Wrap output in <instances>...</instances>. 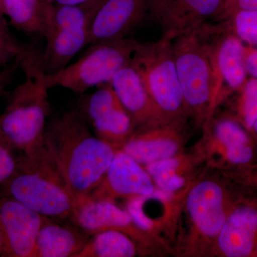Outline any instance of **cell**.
<instances>
[{"instance_id":"6da1fadb","label":"cell","mask_w":257,"mask_h":257,"mask_svg":"<svg viewBox=\"0 0 257 257\" xmlns=\"http://www.w3.org/2000/svg\"><path fill=\"white\" fill-rule=\"evenodd\" d=\"M44 143L75 207L97 188L117 151L93 135L90 126L76 109L47 123Z\"/></svg>"},{"instance_id":"7a4b0ae2","label":"cell","mask_w":257,"mask_h":257,"mask_svg":"<svg viewBox=\"0 0 257 257\" xmlns=\"http://www.w3.org/2000/svg\"><path fill=\"white\" fill-rule=\"evenodd\" d=\"M25 79L10 92L0 115V134L13 150L26 155L44 143L50 112L42 52L29 45L20 57Z\"/></svg>"},{"instance_id":"3957f363","label":"cell","mask_w":257,"mask_h":257,"mask_svg":"<svg viewBox=\"0 0 257 257\" xmlns=\"http://www.w3.org/2000/svg\"><path fill=\"white\" fill-rule=\"evenodd\" d=\"M5 197L49 218L67 219L74 202L45 143L23 155L18 170L4 184Z\"/></svg>"},{"instance_id":"277c9868","label":"cell","mask_w":257,"mask_h":257,"mask_svg":"<svg viewBox=\"0 0 257 257\" xmlns=\"http://www.w3.org/2000/svg\"><path fill=\"white\" fill-rule=\"evenodd\" d=\"M170 40L187 112L207 122L213 112L214 77L203 26Z\"/></svg>"},{"instance_id":"5b68a950","label":"cell","mask_w":257,"mask_h":257,"mask_svg":"<svg viewBox=\"0 0 257 257\" xmlns=\"http://www.w3.org/2000/svg\"><path fill=\"white\" fill-rule=\"evenodd\" d=\"M132 65L167 124L182 123L189 116L176 69L170 39L139 42Z\"/></svg>"},{"instance_id":"8992f818","label":"cell","mask_w":257,"mask_h":257,"mask_svg":"<svg viewBox=\"0 0 257 257\" xmlns=\"http://www.w3.org/2000/svg\"><path fill=\"white\" fill-rule=\"evenodd\" d=\"M138 44L130 37L93 44L74 63L55 73L45 74L47 87H62L83 94L93 87L110 83L120 69L131 63Z\"/></svg>"},{"instance_id":"52a82bcc","label":"cell","mask_w":257,"mask_h":257,"mask_svg":"<svg viewBox=\"0 0 257 257\" xmlns=\"http://www.w3.org/2000/svg\"><path fill=\"white\" fill-rule=\"evenodd\" d=\"M203 30L214 72V111L226 96L238 92L248 78L244 64V45L224 21L204 25Z\"/></svg>"},{"instance_id":"ba28073f","label":"cell","mask_w":257,"mask_h":257,"mask_svg":"<svg viewBox=\"0 0 257 257\" xmlns=\"http://www.w3.org/2000/svg\"><path fill=\"white\" fill-rule=\"evenodd\" d=\"M231 0H148L149 16L159 25L162 37H173L229 16Z\"/></svg>"},{"instance_id":"9c48e42d","label":"cell","mask_w":257,"mask_h":257,"mask_svg":"<svg viewBox=\"0 0 257 257\" xmlns=\"http://www.w3.org/2000/svg\"><path fill=\"white\" fill-rule=\"evenodd\" d=\"M76 110L87 121L94 135L116 150H121L135 133L133 120L116 96L110 83L83 95Z\"/></svg>"},{"instance_id":"30bf717a","label":"cell","mask_w":257,"mask_h":257,"mask_svg":"<svg viewBox=\"0 0 257 257\" xmlns=\"http://www.w3.org/2000/svg\"><path fill=\"white\" fill-rule=\"evenodd\" d=\"M48 219L13 198H0L2 256L34 257L39 232Z\"/></svg>"},{"instance_id":"8fae6325","label":"cell","mask_w":257,"mask_h":257,"mask_svg":"<svg viewBox=\"0 0 257 257\" xmlns=\"http://www.w3.org/2000/svg\"><path fill=\"white\" fill-rule=\"evenodd\" d=\"M147 16L148 0H104L91 22L88 45L128 38Z\"/></svg>"},{"instance_id":"7c38bea8","label":"cell","mask_w":257,"mask_h":257,"mask_svg":"<svg viewBox=\"0 0 257 257\" xmlns=\"http://www.w3.org/2000/svg\"><path fill=\"white\" fill-rule=\"evenodd\" d=\"M155 189L146 169L119 150L101 183L87 199L114 202L116 198L150 195Z\"/></svg>"},{"instance_id":"4fadbf2b","label":"cell","mask_w":257,"mask_h":257,"mask_svg":"<svg viewBox=\"0 0 257 257\" xmlns=\"http://www.w3.org/2000/svg\"><path fill=\"white\" fill-rule=\"evenodd\" d=\"M110 84L133 120L135 132L168 124L131 63L120 69Z\"/></svg>"},{"instance_id":"5bb4252c","label":"cell","mask_w":257,"mask_h":257,"mask_svg":"<svg viewBox=\"0 0 257 257\" xmlns=\"http://www.w3.org/2000/svg\"><path fill=\"white\" fill-rule=\"evenodd\" d=\"M71 219L89 236L113 229L122 231L135 242H146L147 233L139 229L126 209L118 207L113 201L84 199L74 208Z\"/></svg>"},{"instance_id":"9a60e30c","label":"cell","mask_w":257,"mask_h":257,"mask_svg":"<svg viewBox=\"0 0 257 257\" xmlns=\"http://www.w3.org/2000/svg\"><path fill=\"white\" fill-rule=\"evenodd\" d=\"M186 208L198 232L208 240H216L227 216L220 184L214 180L198 182L187 194Z\"/></svg>"},{"instance_id":"2e32d148","label":"cell","mask_w":257,"mask_h":257,"mask_svg":"<svg viewBox=\"0 0 257 257\" xmlns=\"http://www.w3.org/2000/svg\"><path fill=\"white\" fill-rule=\"evenodd\" d=\"M181 124L172 123L135 131L121 150L143 167L175 157L180 147L177 130Z\"/></svg>"},{"instance_id":"e0dca14e","label":"cell","mask_w":257,"mask_h":257,"mask_svg":"<svg viewBox=\"0 0 257 257\" xmlns=\"http://www.w3.org/2000/svg\"><path fill=\"white\" fill-rule=\"evenodd\" d=\"M257 236V209L241 206L227 214L216 237L221 254L245 257L253 252Z\"/></svg>"},{"instance_id":"ac0fdd59","label":"cell","mask_w":257,"mask_h":257,"mask_svg":"<svg viewBox=\"0 0 257 257\" xmlns=\"http://www.w3.org/2000/svg\"><path fill=\"white\" fill-rule=\"evenodd\" d=\"M89 28H53L47 30L46 46L42 52V64L46 74L59 72L88 45Z\"/></svg>"},{"instance_id":"d6986e66","label":"cell","mask_w":257,"mask_h":257,"mask_svg":"<svg viewBox=\"0 0 257 257\" xmlns=\"http://www.w3.org/2000/svg\"><path fill=\"white\" fill-rule=\"evenodd\" d=\"M89 239L83 231L49 218L39 232L34 257H77Z\"/></svg>"},{"instance_id":"ffe728a7","label":"cell","mask_w":257,"mask_h":257,"mask_svg":"<svg viewBox=\"0 0 257 257\" xmlns=\"http://www.w3.org/2000/svg\"><path fill=\"white\" fill-rule=\"evenodd\" d=\"M53 4V0H3V11L19 31L44 37Z\"/></svg>"},{"instance_id":"44dd1931","label":"cell","mask_w":257,"mask_h":257,"mask_svg":"<svg viewBox=\"0 0 257 257\" xmlns=\"http://www.w3.org/2000/svg\"><path fill=\"white\" fill-rule=\"evenodd\" d=\"M77 257H133L138 254L136 243L117 230H106L93 235Z\"/></svg>"},{"instance_id":"7402d4cb","label":"cell","mask_w":257,"mask_h":257,"mask_svg":"<svg viewBox=\"0 0 257 257\" xmlns=\"http://www.w3.org/2000/svg\"><path fill=\"white\" fill-rule=\"evenodd\" d=\"M180 165L179 159L173 157L157 161L144 167L157 188L174 193L185 185V179L177 172Z\"/></svg>"},{"instance_id":"603a6c76","label":"cell","mask_w":257,"mask_h":257,"mask_svg":"<svg viewBox=\"0 0 257 257\" xmlns=\"http://www.w3.org/2000/svg\"><path fill=\"white\" fill-rule=\"evenodd\" d=\"M224 21L243 43L257 46V10H236Z\"/></svg>"},{"instance_id":"cb8c5ba5","label":"cell","mask_w":257,"mask_h":257,"mask_svg":"<svg viewBox=\"0 0 257 257\" xmlns=\"http://www.w3.org/2000/svg\"><path fill=\"white\" fill-rule=\"evenodd\" d=\"M213 136L216 143L224 149L229 147L248 145L249 139L240 123L230 117L216 120L213 126Z\"/></svg>"},{"instance_id":"d4e9b609","label":"cell","mask_w":257,"mask_h":257,"mask_svg":"<svg viewBox=\"0 0 257 257\" xmlns=\"http://www.w3.org/2000/svg\"><path fill=\"white\" fill-rule=\"evenodd\" d=\"M238 112L244 127L251 130L257 119V79L248 77L239 89Z\"/></svg>"},{"instance_id":"484cf974","label":"cell","mask_w":257,"mask_h":257,"mask_svg":"<svg viewBox=\"0 0 257 257\" xmlns=\"http://www.w3.org/2000/svg\"><path fill=\"white\" fill-rule=\"evenodd\" d=\"M28 44L19 40L10 29L5 16L0 15V64L10 63L23 55Z\"/></svg>"},{"instance_id":"4316f807","label":"cell","mask_w":257,"mask_h":257,"mask_svg":"<svg viewBox=\"0 0 257 257\" xmlns=\"http://www.w3.org/2000/svg\"><path fill=\"white\" fill-rule=\"evenodd\" d=\"M13 150L6 145L0 146V184H4L18 170L19 161L13 155Z\"/></svg>"},{"instance_id":"83f0119b","label":"cell","mask_w":257,"mask_h":257,"mask_svg":"<svg viewBox=\"0 0 257 257\" xmlns=\"http://www.w3.org/2000/svg\"><path fill=\"white\" fill-rule=\"evenodd\" d=\"M228 161L234 165L248 163L252 159L253 152L248 145H239L224 149Z\"/></svg>"},{"instance_id":"f1b7e54d","label":"cell","mask_w":257,"mask_h":257,"mask_svg":"<svg viewBox=\"0 0 257 257\" xmlns=\"http://www.w3.org/2000/svg\"><path fill=\"white\" fill-rule=\"evenodd\" d=\"M244 64L250 77L257 79V48L244 45Z\"/></svg>"},{"instance_id":"f546056e","label":"cell","mask_w":257,"mask_h":257,"mask_svg":"<svg viewBox=\"0 0 257 257\" xmlns=\"http://www.w3.org/2000/svg\"><path fill=\"white\" fill-rule=\"evenodd\" d=\"M256 10L257 0H231L230 15L236 10Z\"/></svg>"},{"instance_id":"4dcf8cb0","label":"cell","mask_w":257,"mask_h":257,"mask_svg":"<svg viewBox=\"0 0 257 257\" xmlns=\"http://www.w3.org/2000/svg\"><path fill=\"white\" fill-rule=\"evenodd\" d=\"M94 0H53L55 4L62 5H77L85 4Z\"/></svg>"},{"instance_id":"1f68e13d","label":"cell","mask_w":257,"mask_h":257,"mask_svg":"<svg viewBox=\"0 0 257 257\" xmlns=\"http://www.w3.org/2000/svg\"><path fill=\"white\" fill-rule=\"evenodd\" d=\"M0 15L5 16L4 11H3V0H0Z\"/></svg>"},{"instance_id":"d6a6232c","label":"cell","mask_w":257,"mask_h":257,"mask_svg":"<svg viewBox=\"0 0 257 257\" xmlns=\"http://www.w3.org/2000/svg\"><path fill=\"white\" fill-rule=\"evenodd\" d=\"M251 130L255 133V135L257 136V119L256 121H255L254 124H253L252 128H251Z\"/></svg>"},{"instance_id":"836d02e7","label":"cell","mask_w":257,"mask_h":257,"mask_svg":"<svg viewBox=\"0 0 257 257\" xmlns=\"http://www.w3.org/2000/svg\"><path fill=\"white\" fill-rule=\"evenodd\" d=\"M3 251V238H2L1 229H0V254H2Z\"/></svg>"},{"instance_id":"e575fe53","label":"cell","mask_w":257,"mask_h":257,"mask_svg":"<svg viewBox=\"0 0 257 257\" xmlns=\"http://www.w3.org/2000/svg\"><path fill=\"white\" fill-rule=\"evenodd\" d=\"M6 145V144H5L4 140H3V137H2L1 134H0V146H1V145Z\"/></svg>"},{"instance_id":"d590c367","label":"cell","mask_w":257,"mask_h":257,"mask_svg":"<svg viewBox=\"0 0 257 257\" xmlns=\"http://www.w3.org/2000/svg\"><path fill=\"white\" fill-rule=\"evenodd\" d=\"M3 67H4V65H3V64H0V71L2 70V69L3 68Z\"/></svg>"}]
</instances>
